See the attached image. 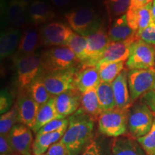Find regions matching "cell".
Wrapping results in <instances>:
<instances>
[{"label": "cell", "mask_w": 155, "mask_h": 155, "mask_svg": "<svg viewBox=\"0 0 155 155\" xmlns=\"http://www.w3.org/2000/svg\"><path fill=\"white\" fill-rule=\"evenodd\" d=\"M17 82L21 90L26 89L42 73L41 56L37 54L16 55L15 59Z\"/></svg>", "instance_id": "6"}, {"label": "cell", "mask_w": 155, "mask_h": 155, "mask_svg": "<svg viewBox=\"0 0 155 155\" xmlns=\"http://www.w3.org/2000/svg\"><path fill=\"white\" fill-rule=\"evenodd\" d=\"M137 141L147 155H155V116L150 132L144 137L137 139Z\"/></svg>", "instance_id": "35"}, {"label": "cell", "mask_w": 155, "mask_h": 155, "mask_svg": "<svg viewBox=\"0 0 155 155\" xmlns=\"http://www.w3.org/2000/svg\"><path fill=\"white\" fill-rule=\"evenodd\" d=\"M65 18L75 33L88 37L101 28V22L96 10L91 7L82 6L65 13Z\"/></svg>", "instance_id": "2"}, {"label": "cell", "mask_w": 155, "mask_h": 155, "mask_svg": "<svg viewBox=\"0 0 155 155\" xmlns=\"http://www.w3.org/2000/svg\"><path fill=\"white\" fill-rule=\"evenodd\" d=\"M28 15L35 25H45L55 17L53 7L43 0H35L28 6Z\"/></svg>", "instance_id": "20"}, {"label": "cell", "mask_w": 155, "mask_h": 155, "mask_svg": "<svg viewBox=\"0 0 155 155\" xmlns=\"http://www.w3.org/2000/svg\"><path fill=\"white\" fill-rule=\"evenodd\" d=\"M137 40L138 38H131L121 42H110L96 65V68L109 63L127 61L131 45Z\"/></svg>", "instance_id": "14"}, {"label": "cell", "mask_w": 155, "mask_h": 155, "mask_svg": "<svg viewBox=\"0 0 155 155\" xmlns=\"http://www.w3.org/2000/svg\"><path fill=\"white\" fill-rule=\"evenodd\" d=\"M153 0H132L130 7H142L149 4L152 3Z\"/></svg>", "instance_id": "43"}, {"label": "cell", "mask_w": 155, "mask_h": 155, "mask_svg": "<svg viewBox=\"0 0 155 155\" xmlns=\"http://www.w3.org/2000/svg\"><path fill=\"white\" fill-rule=\"evenodd\" d=\"M141 101L146 104L155 116V90L152 91L141 96Z\"/></svg>", "instance_id": "41"}, {"label": "cell", "mask_w": 155, "mask_h": 155, "mask_svg": "<svg viewBox=\"0 0 155 155\" xmlns=\"http://www.w3.org/2000/svg\"><path fill=\"white\" fill-rule=\"evenodd\" d=\"M152 7V3L142 7H130L126 14L128 24L137 36L153 22Z\"/></svg>", "instance_id": "15"}, {"label": "cell", "mask_w": 155, "mask_h": 155, "mask_svg": "<svg viewBox=\"0 0 155 155\" xmlns=\"http://www.w3.org/2000/svg\"><path fill=\"white\" fill-rule=\"evenodd\" d=\"M125 61L116 62L97 68L101 82L112 83L125 69Z\"/></svg>", "instance_id": "31"}, {"label": "cell", "mask_w": 155, "mask_h": 155, "mask_svg": "<svg viewBox=\"0 0 155 155\" xmlns=\"http://www.w3.org/2000/svg\"><path fill=\"white\" fill-rule=\"evenodd\" d=\"M67 127L52 133L36 134L32 144V155H44L53 144L59 141L66 131Z\"/></svg>", "instance_id": "25"}, {"label": "cell", "mask_w": 155, "mask_h": 155, "mask_svg": "<svg viewBox=\"0 0 155 155\" xmlns=\"http://www.w3.org/2000/svg\"><path fill=\"white\" fill-rule=\"evenodd\" d=\"M19 1H20L21 3H22L27 8V7H28V6L30 5V4H32L33 2L35 1V0H19Z\"/></svg>", "instance_id": "44"}, {"label": "cell", "mask_w": 155, "mask_h": 155, "mask_svg": "<svg viewBox=\"0 0 155 155\" xmlns=\"http://www.w3.org/2000/svg\"><path fill=\"white\" fill-rule=\"evenodd\" d=\"M58 119H65L59 115L55 107V98L53 97L47 103L40 106L37 114L35 123L32 131L37 134L41 128L50 121Z\"/></svg>", "instance_id": "26"}, {"label": "cell", "mask_w": 155, "mask_h": 155, "mask_svg": "<svg viewBox=\"0 0 155 155\" xmlns=\"http://www.w3.org/2000/svg\"><path fill=\"white\" fill-rule=\"evenodd\" d=\"M54 98L56 109L62 117H69L80 108L81 94L76 88L64 92Z\"/></svg>", "instance_id": "16"}, {"label": "cell", "mask_w": 155, "mask_h": 155, "mask_svg": "<svg viewBox=\"0 0 155 155\" xmlns=\"http://www.w3.org/2000/svg\"><path fill=\"white\" fill-rule=\"evenodd\" d=\"M3 13L5 21L11 27L21 28L26 25L28 12L19 0H9L4 5Z\"/></svg>", "instance_id": "19"}, {"label": "cell", "mask_w": 155, "mask_h": 155, "mask_svg": "<svg viewBox=\"0 0 155 155\" xmlns=\"http://www.w3.org/2000/svg\"><path fill=\"white\" fill-rule=\"evenodd\" d=\"M128 84L132 102L155 90V68L128 71Z\"/></svg>", "instance_id": "9"}, {"label": "cell", "mask_w": 155, "mask_h": 155, "mask_svg": "<svg viewBox=\"0 0 155 155\" xmlns=\"http://www.w3.org/2000/svg\"><path fill=\"white\" fill-rule=\"evenodd\" d=\"M13 96L7 89H2L0 94V113L2 114L9 111L13 104Z\"/></svg>", "instance_id": "37"}, {"label": "cell", "mask_w": 155, "mask_h": 155, "mask_svg": "<svg viewBox=\"0 0 155 155\" xmlns=\"http://www.w3.org/2000/svg\"><path fill=\"white\" fill-rule=\"evenodd\" d=\"M40 56L42 73L72 68L80 63L72 50L63 46L50 48Z\"/></svg>", "instance_id": "4"}, {"label": "cell", "mask_w": 155, "mask_h": 155, "mask_svg": "<svg viewBox=\"0 0 155 155\" xmlns=\"http://www.w3.org/2000/svg\"><path fill=\"white\" fill-rule=\"evenodd\" d=\"M50 2L57 8H65L71 4L72 0H50Z\"/></svg>", "instance_id": "42"}, {"label": "cell", "mask_w": 155, "mask_h": 155, "mask_svg": "<svg viewBox=\"0 0 155 155\" xmlns=\"http://www.w3.org/2000/svg\"><path fill=\"white\" fill-rule=\"evenodd\" d=\"M129 108H115L103 112L97 120L101 134L108 138L124 136L128 131Z\"/></svg>", "instance_id": "3"}, {"label": "cell", "mask_w": 155, "mask_h": 155, "mask_svg": "<svg viewBox=\"0 0 155 155\" xmlns=\"http://www.w3.org/2000/svg\"><path fill=\"white\" fill-rule=\"evenodd\" d=\"M137 37L147 43L155 45V22H152Z\"/></svg>", "instance_id": "38"}, {"label": "cell", "mask_w": 155, "mask_h": 155, "mask_svg": "<svg viewBox=\"0 0 155 155\" xmlns=\"http://www.w3.org/2000/svg\"><path fill=\"white\" fill-rule=\"evenodd\" d=\"M16 106L19 123L32 129L35 123L40 105L35 101L26 89H23L19 93Z\"/></svg>", "instance_id": "13"}, {"label": "cell", "mask_w": 155, "mask_h": 155, "mask_svg": "<svg viewBox=\"0 0 155 155\" xmlns=\"http://www.w3.org/2000/svg\"><path fill=\"white\" fill-rule=\"evenodd\" d=\"M32 129L18 123L7 136L15 155H32L33 135Z\"/></svg>", "instance_id": "12"}, {"label": "cell", "mask_w": 155, "mask_h": 155, "mask_svg": "<svg viewBox=\"0 0 155 155\" xmlns=\"http://www.w3.org/2000/svg\"><path fill=\"white\" fill-rule=\"evenodd\" d=\"M154 114L144 103L131 106L128 117V131L137 139L150 132L154 119Z\"/></svg>", "instance_id": "5"}, {"label": "cell", "mask_w": 155, "mask_h": 155, "mask_svg": "<svg viewBox=\"0 0 155 155\" xmlns=\"http://www.w3.org/2000/svg\"><path fill=\"white\" fill-rule=\"evenodd\" d=\"M80 108L94 121L98 120L104 111L98 101L96 88L81 94Z\"/></svg>", "instance_id": "27"}, {"label": "cell", "mask_w": 155, "mask_h": 155, "mask_svg": "<svg viewBox=\"0 0 155 155\" xmlns=\"http://www.w3.org/2000/svg\"><path fill=\"white\" fill-rule=\"evenodd\" d=\"M78 68L42 73V78L48 91L53 97L66 92L71 89L76 88L75 78Z\"/></svg>", "instance_id": "8"}, {"label": "cell", "mask_w": 155, "mask_h": 155, "mask_svg": "<svg viewBox=\"0 0 155 155\" xmlns=\"http://www.w3.org/2000/svg\"><path fill=\"white\" fill-rule=\"evenodd\" d=\"M18 114L15 105L9 111L2 114L0 117V135L7 136L9 131L18 124Z\"/></svg>", "instance_id": "33"}, {"label": "cell", "mask_w": 155, "mask_h": 155, "mask_svg": "<svg viewBox=\"0 0 155 155\" xmlns=\"http://www.w3.org/2000/svg\"><path fill=\"white\" fill-rule=\"evenodd\" d=\"M86 38L87 45L81 63L86 66H96L110 42L108 33L101 27L97 32Z\"/></svg>", "instance_id": "11"}, {"label": "cell", "mask_w": 155, "mask_h": 155, "mask_svg": "<svg viewBox=\"0 0 155 155\" xmlns=\"http://www.w3.org/2000/svg\"><path fill=\"white\" fill-rule=\"evenodd\" d=\"M30 96L38 103L39 105L42 106L47 103L53 96L48 91L47 88L45 86L42 78V74L30 83V85L26 88Z\"/></svg>", "instance_id": "30"}, {"label": "cell", "mask_w": 155, "mask_h": 155, "mask_svg": "<svg viewBox=\"0 0 155 155\" xmlns=\"http://www.w3.org/2000/svg\"><path fill=\"white\" fill-rule=\"evenodd\" d=\"M112 140L102 134L94 136L80 155H111Z\"/></svg>", "instance_id": "28"}, {"label": "cell", "mask_w": 155, "mask_h": 155, "mask_svg": "<svg viewBox=\"0 0 155 155\" xmlns=\"http://www.w3.org/2000/svg\"><path fill=\"white\" fill-rule=\"evenodd\" d=\"M69 120L68 118H65V119H55L53 121H50L47 124L43 126L41 129L38 131L36 134H42L45 133H52L55 132L63 128L67 127L68 126Z\"/></svg>", "instance_id": "36"}, {"label": "cell", "mask_w": 155, "mask_h": 155, "mask_svg": "<svg viewBox=\"0 0 155 155\" xmlns=\"http://www.w3.org/2000/svg\"><path fill=\"white\" fill-rule=\"evenodd\" d=\"M101 82L99 73L96 66L82 65L78 69L75 78V86L81 94L97 88Z\"/></svg>", "instance_id": "17"}, {"label": "cell", "mask_w": 155, "mask_h": 155, "mask_svg": "<svg viewBox=\"0 0 155 155\" xmlns=\"http://www.w3.org/2000/svg\"><path fill=\"white\" fill-rule=\"evenodd\" d=\"M111 155H147L137 139L122 137L112 140Z\"/></svg>", "instance_id": "22"}, {"label": "cell", "mask_w": 155, "mask_h": 155, "mask_svg": "<svg viewBox=\"0 0 155 155\" xmlns=\"http://www.w3.org/2000/svg\"><path fill=\"white\" fill-rule=\"evenodd\" d=\"M127 68L151 69L155 68V45L138 39L130 46V53L126 62Z\"/></svg>", "instance_id": "7"}, {"label": "cell", "mask_w": 155, "mask_h": 155, "mask_svg": "<svg viewBox=\"0 0 155 155\" xmlns=\"http://www.w3.org/2000/svg\"><path fill=\"white\" fill-rule=\"evenodd\" d=\"M40 45H41V42H40V32L32 27L25 28L17 49V55L35 54V52Z\"/></svg>", "instance_id": "24"}, {"label": "cell", "mask_w": 155, "mask_h": 155, "mask_svg": "<svg viewBox=\"0 0 155 155\" xmlns=\"http://www.w3.org/2000/svg\"><path fill=\"white\" fill-rule=\"evenodd\" d=\"M44 155H68V152L65 145L60 140L52 145Z\"/></svg>", "instance_id": "39"}, {"label": "cell", "mask_w": 155, "mask_h": 155, "mask_svg": "<svg viewBox=\"0 0 155 155\" xmlns=\"http://www.w3.org/2000/svg\"><path fill=\"white\" fill-rule=\"evenodd\" d=\"M128 71L129 70L125 68L111 83L116 108H129L133 103L128 84Z\"/></svg>", "instance_id": "18"}, {"label": "cell", "mask_w": 155, "mask_h": 155, "mask_svg": "<svg viewBox=\"0 0 155 155\" xmlns=\"http://www.w3.org/2000/svg\"><path fill=\"white\" fill-rule=\"evenodd\" d=\"M22 34L19 28L11 26L2 31L0 37V57L2 60L10 57L18 49Z\"/></svg>", "instance_id": "21"}, {"label": "cell", "mask_w": 155, "mask_h": 155, "mask_svg": "<svg viewBox=\"0 0 155 155\" xmlns=\"http://www.w3.org/2000/svg\"><path fill=\"white\" fill-rule=\"evenodd\" d=\"M98 101L103 111L116 108V101L111 83L101 82L96 88Z\"/></svg>", "instance_id": "29"}, {"label": "cell", "mask_w": 155, "mask_h": 155, "mask_svg": "<svg viewBox=\"0 0 155 155\" xmlns=\"http://www.w3.org/2000/svg\"><path fill=\"white\" fill-rule=\"evenodd\" d=\"M69 123L61 141L68 155H80L95 136V121L79 108L69 116Z\"/></svg>", "instance_id": "1"}, {"label": "cell", "mask_w": 155, "mask_h": 155, "mask_svg": "<svg viewBox=\"0 0 155 155\" xmlns=\"http://www.w3.org/2000/svg\"><path fill=\"white\" fill-rule=\"evenodd\" d=\"M108 36L110 42H121L131 38H138L137 33L128 24L127 15L117 17L112 22Z\"/></svg>", "instance_id": "23"}, {"label": "cell", "mask_w": 155, "mask_h": 155, "mask_svg": "<svg viewBox=\"0 0 155 155\" xmlns=\"http://www.w3.org/2000/svg\"><path fill=\"white\" fill-rule=\"evenodd\" d=\"M73 30L62 22H51L40 28V35L41 45L46 47H66V44Z\"/></svg>", "instance_id": "10"}, {"label": "cell", "mask_w": 155, "mask_h": 155, "mask_svg": "<svg viewBox=\"0 0 155 155\" xmlns=\"http://www.w3.org/2000/svg\"><path fill=\"white\" fill-rule=\"evenodd\" d=\"M152 15L153 22H155V0H153L152 7Z\"/></svg>", "instance_id": "45"}, {"label": "cell", "mask_w": 155, "mask_h": 155, "mask_svg": "<svg viewBox=\"0 0 155 155\" xmlns=\"http://www.w3.org/2000/svg\"><path fill=\"white\" fill-rule=\"evenodd\" d=\"M132 0H106L104 2L107 10L109 22L126 15L130 7Z\"/></svg>", "instance_id": "32"}, {"label": "cell", "mask_w": 155, "mask_h": 155, "mask_svg": "<svg viewBox=\"0 0 155 155\" xmlns=\"http://www.w3.org/2000/svg\"><path fill=\"white\" fill-rule=\"evenodd\" d=\"M0 155H15L7 136L0 135Z\"/></svg>", "instance_id": "40"}, {"label": "cell", "mask_w": 155, "mask_h": 155, "mask_svg": "<svg viewBox=\"0 0 155 155\" xmlns=\"http://www.w3.org/2000/svg\"><path fill=\"white\" fill-rule=\"evenodd\" d=\"M87 45L86 37L80 35L74 32L68 41L66 47L71 49L75 54L79 62L83 61L84 51Z\"/></svg>", "instance_id": "34"}]
</instances>
